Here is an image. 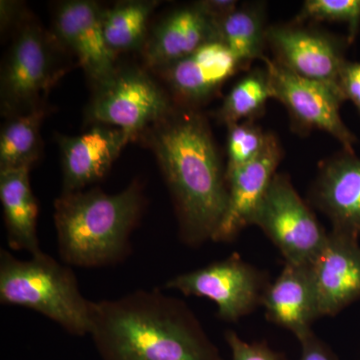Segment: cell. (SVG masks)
Masks as SVG:
<instances>
[{"instance_id": "6da1fadb", "label": "cell", "mask_w": 360, "mask_h": 360, "mask_svg": "<svg viewBox=\"0 0 360 360\" xmlns=\"http://www.w3.org/2000/svg\"><path fill=\"white\" fill-rule=\"evenodd\" d=\"M101 360H224L186 303L158 288L92 303Z\"/></svg>"}, {"instance_id": "7a4b0ae2", "label": "cell", "mask_w": 360, "mask_h": 360, "mask_svg": "<svg viewBox=\"0 0 360 360\" xmlns=\"http://www.w3.org/2000/svg\"><path fill=\"white\" fill-rule=\"evenodd\" d=\"M149 132L174 200L180 240L189 248L212 240L226 210L227 184L207 122L195 111L172 110Z\"/></svg>"}, {"instance_id": "3957f363", "label": "cell", "mask_w": 360, "mask_h": 360, "mask_svg": "<svg viewBox=\"0 0 360 360\" xmlns=\"http://www.w3.org/2000/svg\"><path fill=\"white\" fill-rule=\"evenodd\" d=\"M144 205L139 181L115 194L97 188L61 193L53 213L59 257L66 265L84 269L123 262L131 252L130 236Z\"/></svg>"}, {"instance_id": "277c9868", "label": "cell", "mask_w": 360, "mask_h": 360, "mask_svg": "<svg viewBox=\"0 0 360 360\" xmlns=\"http://www.w3.org/2000/svg\"><path fill=\"white\" fill-rule=\"evenodd\" d=\"M0 302L34 310L70 335H89L94 302L82 295L70 265L44 251L22 260L0 250Z\"/></svg>"}, {"instance_id": "5b68a950", "label": "cell", "mask_w": 360, "mask_h": 360, "mask_svg": "<svg viewBox=\"0 0 360 360\" xmlns=\"http://www.w3.org/2000/svg\"><path fill=\"white\" fill-rule=\"evenodd\" d=\"M250 225L264 231L286 264H311L328 236L285 174L274 175Z\"/></svg>"}, {"instance_id": "8992f818", "label": "cell", "mask_w": 360, "mask_h": 360, "mask_svg": "<svg viewBox=\"0 0 360 360\" xmlns=\"http://www.w3.org/2000/svg\"><path fill=\"white\" fill-rule=\"evenodd\" d=\"M270 283L266 272L234 253L224 260L172 277L165 288L186 296L208 298L217 305L220 319L236 322L262 307Z\"/></svg>"}, {"instance_id": "52a82bcc", "label": "cell", "mask_w": 360, "mask_h": 360, "mask_svg": "<svg viewBox=\"0 0 360 360\" xmlns=\"http://www.w3.org/2000/svg\"><path fill=\"white\" fill-rule=\"evenodd\" d=\"M172 110L162 89L146 72L135 68L116 70L97 84L89 108L94 122L110 124L134 136L160 122Z\"/></svg>"}, {"instance_id": "ba28073f", "label": "cell", "mask_w": 360, "mask_h": 360, "mask_svg": "<svg viewBox=\"0 0 360 360\" xmlns=\"http://www.w3.org/2000/svg\"><path fill=\"white\" fill-rule=\"evenodd\" d=\"M266 44L274 52V60L286 70L340 90L338 80L347 63V39L295 21L267 27Z\"/></svg>"}, {"instance_id": "9c48e42d", "label": "cell", "mask_w": 360, "mask_h": 360, "mask_svg": "<svg viewBox=\"0 0 360 360\" xmlns=\"http://www.w3.org/2000/svg\"><path fill=\"white\" fill-rule=\"evenodd\" d=\"M262 60L274 98L288 108L293 120L307 129L328 132L347 153H354L356 139L341 120L340 105L345 98L340 90L300 77L266 56Z\"/></svg>"}, {"instance_id": "30bf717a", "label": "cell", "mask_w": 360, "mask_h": 360, "mask_svg": "<svg viewBox=\"0 0 360 360\" xmlns=\"http://www.w3.org/2000/svg\"><path fill=\"white\" fill-rule=\"evenodd\" d=\"M53 68L44 33L37 26L25 25L16 35L2 70V110L18 115L37 108V99L56 77Z\"/></svg>"}, {"instance_id": "8fae6325", "label": "cell", "mask_w": 360, "mask_h": 360, "mask_svg": "<svg viewBox=\"0 0 360 360\" xmlns=\"http://www.w3.org/2000/svg\"><path fill=\"white\" fill-rule=\"evenodd\" d=\"M309 266L321 317L335 316L360 300L359 239L328 232Z\"/></svg>"}, {"instance_id": "7c38bea8", "label": "cell", "mask_w": 360, "mask_h": 360, "mask_svg": "<svg viewBox=\"0 0 360 360\" xmlns=\"http://www.w3.org/2000/svg\"><path fill=\"white\" fill-rule=\"evenodd\" d=\"M281 158V144L274 134H269L265 148L258 158L225 174L226 210L212 241L231 243L238 238L243 229L250 226L255 210L277 174Z\"/></svg>"}, {"instance_id": "4fadbf2b", "label": "cell", "mask_w": 360, "mask_h": 360, "mask_svg": "<svg viewBox=\"0 0 360 360\" xmlns=\"http://www.w3.org/2000/svg\"><path fill=\"white\" fill-rule=\"evenodd\" d=\"M54 25L59 39L75 52L85 72L96 84L115 72V52L106 44L103 9L96 2H63L56 11Z\"/></svg>"}, {"instance_id": "5bb4252c", "label": "cell", "mask_w": 360, "mask_h": 360, "mask_svg": "<svg viewBox=\"0 0 360 360\" xmlns=\"http://www.w3.org/2000/svg\"><path fill=\"white\" fill-rule=\"evenodd\" d=\"M310 202L326 214L331 231L360 238V158L345 151L321 165Z\"/></svg>"}, {"instance_id": "9a60e30c", "label": "cell", "mask_w": 360, "mask_h": 360, "mask_svg": "<svg viewBox=\"0 0 360 360\" xmlns=\"http://www.w3.org/2000/svg\"><path fill=\"white\" fill-rule=\"evenodd\" d=\"M131 135L104 125L77 136H59L63 155V193L80 191L103 179Z\"/></svg>"}, {"instance_id": "2e32d148", "label": "cell", "mask_w": 360, "mask_h": 360, "mask_svg": "<svg viewBox=\"0 0 360 360\" xmlns=\"http://www.w3.org/2000/svg\"><path fill=\"white\" fill-rule=\"evenodd\" d=\"M262 307L267 321L288 329L297 340L314 331L312 324L321 314L309 264L285 262L265 291Z\"/></svg>"}, {"instance_id": "e0dca14e", "label": "cell", "mask_w": 360, "mask_h": 360, "mask_svg": "<svg viewBox=\"0 0 360 360\" xmlns=\"http://www.w3.org/2000/svg\"><path fill=\"white\" fill-rule=\"evenodd\" d=\"M217 40L219 23L196 2L177 9L161 21L146 45L144 58L150 68L162 70Z\"/></svg>"}, {"instance_id": "ac0fdd59", "label": "cell", "mask_w": 360, "mask_h": 360, "mask_svg": "<svg viewBox=\"0 0 360 360\" xmlns=\"http://www.w3.org/2000/svg\"><path fill=\"white\" fill-rule=\"evenodd\" d=\"M245 66L222 42L217 40L203 45L162 71L175 96L189 104L212 96L239 68Z\"/></svg>"}, {"instance_id": "d6986e66", "label": "cell", "mask_w": 360, "mask_h": 360, "mask_svg": "<svg viewBox=\"0 0 360 360\" xmlns=\"http://www.w3.org/2000/svg\"><path fill=\"white\" fill-rule=\"evenodd\" d=\"M30 169L0 170V200L9 248L33 255L41 250L37 236L39 205L30 186Z\"/></svg>"}, {"instance_id": "ffe728a7", "label": "cell", "mask_w": 360, "mask_h": 360, "mask_svg": "<svg viewBox=\"0 0 360 360\" xmlns=\"http://www.w3.org/2000/svg\"><path fill=\"white\" fill-rule=\"evenodd\" d=\"M266 30L262 4H248L219 21V41L246 65L253 59L264 58Z\"/></svg>"}, {"instance_id": "44dd1931", "label": "cell", "mask_w": 360, "mask_h": 360, "mask_svg": "<svg viewBox=\"0 0 360 360\" xmlns=\"http://www.w3.org/2000/svg\"><path fill=\"white\" fill-rule=\"evenodd\" d=\"M44 110L35 108L13 115L0 134V170L30 168L40 153L39 129Z\"/></svg>"}, {"instance_id": "7402d4cb", "label": "cell", "mask_w": 360, "mask_h": 360, "mask_svg": "<svg viewBox=\"0 0 360 360\" xmlns=\"http://www.w3.org/2000/svg\"><path fill=\"white\" fill-rule=\"evenodd\" d=\"M155 1H129L103 11L106 44L113 52L129 51L141 44Z\"/></svg>"}, {"instance_id": "603a6c76", "label": "cell", "mask_w": 360, "mask_h": 360, "mask_svg": "<svg viewBox=\"0 0 360 360\" xmlns=\"http://www.w3.org/2000/svg\"><path fill=\"white\" fill-rule=\"evenodd\" d=\"M269 98H274V91L266 70L250 71L225 97L217 117L227 127L253 120L262 115Z\"/></svg>"}, {"instance_id": "cb8c5ba5", "label": "cell", "mask_w": 360, "mask_h": 360, "mask_svg": "<svg viewBox=\"0 0 360 360\" xmlns=\"http://www.w3.org/2000/svg\"><path fill=\"white\" fill-rule=\"evenodd\" d=\"M269 134H264L253 120L229 125L227 135V161L225 174L248 165L258 158Z\"/></svg>"}, {"instance_id": "d4e9b609", "label": "cell", "mask_w": 360, "mask_h": 360, "mask_svg": "<svg viewBox=\"0 0 360 360\" xmlns=\"http://www.w3.org/2000/svg\"><path fill=\"white\" fill-rule=\"evenodd\" d=\"M305 20L345 23L347 39L352 44L360 27V0H307L295 21Z\"/></svg>"}, {"instance_id": "484cf974", "label": "cell", "mask_w": 360, "mask_h": 360, "mask_svg": "<svg viewBox=\"0 0 360 360\" xmlns=\"http://www.w3.org/2000/svg\"><path fill=\"white\" fill-rule=\"evenodd\" d=\"M224 338L231 348V360H285L264 341L248 342L232 330H227Z\"/></svg>"}, {"instance_id": "4316f807", "label": "cell", "mask_w": 360, "mask_h": 360, "mask_svg": "<svg viewBox=\"0 0 360 360\" xmlns=\"http://www.w3.org/2000/svg\"><path fill=\"white\" fill-rule=\"evenodd\" d=\"M338 84L345 101H352L360 113V61L347 60L340 71Z\"/></svg>"}, {"instance_id": "83f0119b", "label": "cell", "mask_w": 360, "mask_h": 360, "mask_svg": "<svg viewBox=\"0 0 360 360\" xmlns=\"http://www.w3.org/2000/svg\"><path fill=\"white\" fill-rule=\"evenodd\" d=\"M300 343V355L297 360H338L335 352L314 331L305 335Z\"/></svg>"}, {"instance_id": "f1b7e54d", "label": "cell", "mask_w": 360, "mask_h": 360, "mask_svg": "<svg viewBox=\"0 0 360 360\" xmlns=\"http://www.w3.org/2000/svg\"><path fill=\"white\" fill-rule=\"evenodd\" d=\"M203 11L217 23L238 8V2L234 0H206L198 1Z\"/></svg>"}]
</instances>
